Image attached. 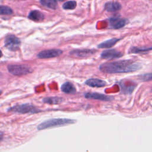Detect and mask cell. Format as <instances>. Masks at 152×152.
I'll list each match as a JSON object with an SVG mask.
<instances>
[{
    "label": "cell",
    "instance_id": "44dd1931",
    "mask_svg": "<svg viewBox=\"0 0 152 152\" xmlns=\"http://www.w3.org/2000/svg\"><path fill=\"white\" fill-rule=\"evenodd\" d=\"M13 13L12 10L7 6L1 5L0 7V14L1 15H11Z\"/></svg>",
    "mask_w": 152,
    "mask_h": 152
},
{
    "label": "cell",
    "instance_id": "5bb4252c",
    "mask_svg": "<svg viewBox=\"0 0 152 152\" xmlns=\"http://www.w3.org/2000/svg\"><path fill=\"white\" fill-rule=\"evenodd\" d=\"M121 5L118 2H107L104 4V10L108 12H115L121 9Z\"/></svg>",
    "mask_w": 152,
    "mask_h": 152
},
{
    "label": "cell",
    "instance_id": "30bf717a",
    "mask_svg": "<svg viewBox=\"0 0 152 152\" xmlns=\"http://www.w3.org/2000/svg\"><path fill=\"white\" fill-rule=\"evenodd\" d=\"M95 52V50L91 49H75L71 51L69 53L71 55H74L77 57L83 58L93 55Z\"/></svg>",
    "mask_w": 152,
    "mask_h": 152
},
{
    "label": "cell",
    "instance_id": "ffe728a7",
    "mask_svg": "<svg viewBox=\"0 0 152 152\" xmlns=\"http://www.w3.org/2000/svg\"><path fill=\"white\" fill-rule=\"evenodd\" d=\"M77 6V2L75 1H69L64 3L62 8L64 10H74Z\"/></svg>",
    "mask_w": 152,
    "mask_h": 152
},
{
    "label": "cell",
    "instance_id": "4fadbf2b",
    "mask_svg": "<svg viewBox=\"0 0 152 152\" xmlns=\"http://www.w3.org/2000/svg\"><path fill=\"white\" fill-rule=\"evenodd\" d=\"M120 87L121 92L125 94H130L132 93L135 88L136 87V84H125V83L124 82V81H121L119 83Z\"/></svg>",
    "mask_w": 152,
    "mask_h": 152
},
{
    "label": "cell",
    "instance_id": "3957f363",
    "mask_svg": "<svg viewBox=\"0 0 152 152\" xmlns=\"http://www.w3.org/2000/svg\"><path fill=\"white\" fill-rule=\"evenodd\" d=\"M8 111L12 112L14 113H20V114L36 113L40 112V110H39V109H37L33 105L28 103L15 105L14 106L10 107L8 109Z\"/></svg>",
    "mask_w": 152,
    "mask_h": 152
},
{
    "label": "cell",
    "instance_id": "2e32d148",
    "mask_svg": "<svg viewBox=\"0 0 152 152\" xmlns=\"http://www.w3.org/2000/svg\"><path fill=\"white\" fill-rule=\"evenodd\" d=\"M64 99L61 97H45L42 99V101L45 103H47L49 104H59L63 102Z\"/></svg>",
    "mask_w": 152,
    "mask_h": 152
},
{
    "label": "cell",
    "instance_id": "9a60e30c",
    "mask_svg": "<svg viewBox=\"0 0 152 152\" xmlns=\"http://www.w3.org/2000/svg\"><path fill=\"white\" fill-rule=\"evenodd\" d=\"M61 90L66 94H75L76 88L74 84L70 82H65L61 86Z\"/></svg>",
    "mask_w": 152,
    "mask_h": 152
},
{
    "label": "cell",
    "instance_id": "8992f818",
    "mask_svg": "<svg viewBox=\"0 0 152 152\" xmlns=\"http://www.w3.org/2000/svg\"><path fill=\"white\" fill-rule=\"evenodd\" d=\"M109 27L113 29H119L124 27L128 23V20L119 17H113L108 19Z\"/></svg>",
    "mask_w": 152,
    "mask_h": 152
},
{
    "label": "cell",
    "instance_id": "e0dca14e",
    "mask_svg": "<svg viewBox=\"0 0 152 152\" xmlns=\"http://www.w3.org/2000/svg\"><path fill=\"white\" fill-rule=\"evenodd\" d=\"M120 40V39L113 38L106 41H104L97 45L99 48H109L115 45L118 41Z\"/></svg>",
    "mask_w": 152,
    "mask_h": 152
},
{
    "label": "cell",
    "instance_id": "5b68a950",
    "mask_svg": "<svg viewBox=\"0 0 152 152\" xmlns=\"http://www.w3.org/2000/svg\"><path fill=\"white\" fill-rule=\"evenodd\" d=\"M21 45L20 40L13 34L8 35L4 39V46L10 50L16 51Z\"/></svg>",
    "mask_w": 152,
    "mask_h": 152
},
{
    "label": "cell",
    "instance_id": "ba28073f",
    "mask_svg": "<svg viewBox=\"0 0 152 152\" xmlns=\"http://www.w3.org/2000/svg\"><path fill=\"white\" fill-rule=\"evenodd\" d=\"M84 97L87 99L99 100L101 101H112L114 99V97L112 96H107L106 94L99 93H87L85 94Z\"/></svg>",
    "mask_w": 152,
    "mask_h": 152
},
{
    "label": "cell",
    "instance_id": "603a6c76",
    "mask_svg": "<svg viewBox=\"0 0 152 152\" xmlns=\"http://www.w3.org/2000/svg\"><path fill=\"white\" fill-rule=\"evenodd\" d=\"M58 1H64L65 0H58Z\"/></svg>",
    "mask_w": 152,
    "mask_h": 152
},
{
    "label": "cell",
    "instance_id": "7a4b0ae2",
    "mask_svg": "<svg viewBox=\"0 0 152 152\" xmlns=\"http://www.w3.org/2000/svg\"><path fill=\"white\" fill-rule=\"evenodd\" d=\"M76 122L75 119L69 118H53L49 120H46L40 123L37 128L39 131L49 129L53 127H59L66 126L71 124H74Z\"/></svg>",
    "mask_w": 152,
    "mask_h": 152
},
{
    "label": "cell",
    "instance_id": "d6986e66",
    "mask_svg": "<svg viewBox=\"0 0 152 152\" xmlns=\"http://www.w3.org/2000/svg\"><path fill=\"white\" fill-rule=\"evenodd\" d=\"M152 50V46L148 48H138V47H131L129 50V53H144L148 51Z\"/></svg>",
    "mask_w": 152,
    "mask_h": 152
},
{
    "label": "cell",
    "instance_id": "7402d4cb",
    "mask_svg": "<svg viewBox=\"0 0 152 152\" xmlns=\"http://www.w3.org/2000/svg\"><path fill=\"white\" fill-rule=\"evenodd\" d=\"M138 78L142 81H149L152 80V72L145 73L138 75Z\"/></svg>",
    "mask_w": 152,
    "mask_h": 152
},
{
    "label": "cell",
    "instance_id": "6da1fadb",
    "mask_svg": "<svg viewBox=\"0 0 152 152\" xmlns=\"http://www.w3.org/2000/svg\"><path fill=\"white\" fill-rule=\"evenodd\" d=\"M142 68L140 63L133 60L126 59L106 62L100 65L99 69L106 74L127 73L137 71Z\"/></svg>",
    "mask_w": 152,
    "mask_h": 152
},
{
    "label": "cell",
    "instance_id": "9c48e42d",
    "mask_svg": "<svg viewBox=\"0 0 152 152\" xmlns=\"http://www.w3.org/2000/svg\"><path fill=\"white\" fill-rule=\"evenodd\" d=\"M100 56L103 59H113L121 58L123 56V53L115 49H107L102 52Z\"/></svg>",
    "mask_w": 152,
    "mask_h": 152
},
{
    "label": "cell",
    "instance_id": "277c9868",
    "mask_svg": "<svg viewBox=\"0 0 152 152\" xmlns=\"http://www.w3.org/2000/svg\"><path fill=\"white\" fill-rule=\"evenodd\" d=\"M8 72L14 75H23L31 73L33 70L27 65L10 64L7 66Z\"/></svg>",
    "mask_w": 152,
    "mask_h": 152
},
{
    "label": "cell",
    "instance_id": "8fae6325",
    "mask_svg": "<svg viewBox=\"0 0 152 152\" xmlns=\"http://www.w3.org/2000/svg\"><path fill=\"white\" fill-rule=\"evenodd\" d=\"M85 84L91 87H102L107 84L105 81L99 78H89L85 81Z\"/></svg>",
    "mask_w": 152,
    "mask_h": 152
},
{
    "label": "cell",
    "instance_id": "ac0fdd59",
    "mask_svg": "<svg viewBox=\"0 0 152 152\" xmlns=\"http://www.w3.org/2000/svg\"><path fill=\"white\" fill-rule=\"evenodd\" d=\"M40 3L43 6L49 9L55 10L58 7L56 0H40Z\"/></svg>",
    "mask_w": 152,
    "mask_h": 152
},
{
    "label": "cell",
    "instance_id": "7c38bea8",
    "mask_svg": "<svg viewBox=\"0 0 152 152\" xmlns=\"http://www.w3.org/2000/svg\"><path fill=\"white\" fill-rule=\"evenodd\" d=\"M44 18L43 14L38 10L31 11L28 15V18L36 22L42 21L44 20Z\"/></svg>",
    "mask_w": 152,
    "mask_h": 152
},
{
    "label": "cell",
    "instance_id": "52a82bcc",
    "mask_svg": "<svg viewBox=\"0 0 152 152\" xmlns=\"http://www.w3.org/2000/svg\"><path fill=\"white\" fill-rule=\"evenodd\" d=\"M63 53L62 50L61 49H48V50H44L40 52L37 56L38 58L40 59H46V58H55L60 56Z\"/></svg>",
    "mask_w": 152,
    "mask_h": 152
}]
</instances>
